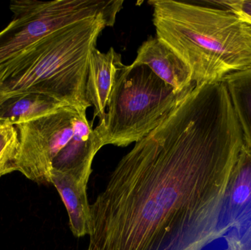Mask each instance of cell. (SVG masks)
Instances as JSON below:
<instances>
[{
  "instance_id": "cell-1",
  "label": "cell",
  "mask_w": 251,
  "mask_h": 250,
  "mask_svg": "<svg viewBox=\"0 0 251 250\" xmlns=\"http://www.w3.org/2000/svg\"><path fill=\"white\" fill-rule=\"evenodd\" d=\"M243 146L224 84L195 87L112 172L91 204L86 250H202L222 239Z\"/></svg>"
},
{
  "instance_id": "cell-2",
  "label": "cell",
  "mask_w": 251,
  "mask_h": 250,
  "mask_svg": "<svg viewBox=\"0 0 251 250\" xmlns=\"http://www.w3.org/2000/svg\"><path fill=\"white\" fill-rule=\"evenodd\" d=\"M156 37L188 66L198 85L251 67V29L230 10L151 0Z\"/></svg>"
},
{
  "instance_id": "cell-3",
  "label": "cell",
  "mask_w": 251,
  "mask_h": 250,
  "mask_svg": "<svg viewBox=\"0 0 251 250\" xmlns=\"http://www.w3.org/2000/svg\"><path fill=\"white\" fill-rule=\"evenodd\" d=\"M116 21L104 17L58 29L0 68V103L13 95L34 92L87 111L90 57L100 33Z\"/></svg>"
},
{
  "instance_id": "cell-4",
  "label": "cell",
  "mask_w": 251,
  "mask_h": 250,
  "mask_svg": "<svg viewBox=\"0 0 251 250\" xmlns=\"http://www.w3.org/2000/svg\"><path fill=\"white\" fill-rule=\"evenodd\" d=\"M193 88L176 92L148 66L134 63L125 66L112 92L105 124L96 128L103 145L126 147L141 140Z\"/></svg>"
},
{
  "instance_id": "cell-5",
  "label": "cell",
  "mask_w": 251,
  "mask_h": 250,
  "mask_svg": "<svg viewBox=\"0 0 251 250\" xmlns=\"http://www.w3.org/2000/svg\"><path fill=\"white\" fill-rule=\"evenodd\" d=\"M123 0H13V20L0 32V68L50 34L77 22L116 21Z\"/></svg>"
},
{
  "instance_id": "cell-6",
  "label": "cell",
  "mask_w": 251,
  "mask_h": 250,
  "mask_svg": "<svg viewBox=\"0 0 251 250\" xmlns=\"http://www.w3.org/2000/svg\"><path fill=\"white\" fill-rule=\"evenodd\" d=\"M86 112L71 106L16 126L17 171L41 184H51L53 164L72 144L93 129Z\"/></svg>"
},
{
  "instance_id": "cell-7",
  "label": "cell",
  "mask_w": 251,
  "mask_h": 250,
  "mask_svg": "<svg viewBox=\"0 0 251 250\" xmlns=\"http://www.w3.org/2000/svg\"><path fill=\"white\" fill-rule=\"evenodd\" d=\"M251 226V150L243 145L221 216V235L238 234Z\"/></svg>"
},
{
  "instance_id": "cell-8",
  "label": "cell",
  "mask_w": 251,
  "mask_h": 250,
  "mask_svg": "<svg viewBox=\"0 0 251 250\" xmlns=\"http://www.w3.org/2000/svg\"><path fill=\"white\" fill-rule=\"evenodd\" d=\"M125 66L122 55L113 47L106 53L101 52L97 47L93 49L87 78L86 96L94 107V117L99 118L97 127L102 128L105 124L106 108Z\"/></svg>"
},
{
  "instance_id": "cell-9",
  "label": "cell",
  "mask_w": 251,
  "mask_h": 250,
  "mask_svg": "<svg viewBox=\"0 0 251 250\" xmlns=\"http://www.w3.org/2000/svg\"><path fill=\"white\" fill-rule=\"evenodd\" d=\"M133 63L148 66L176 92H184L196 87L188 66L157 37H150L143 43Z\"/></svg>"
},
{
  "instance_id": "cell-10",
  "label": "cell",
  "mask_w": 251,
  "mask_h": 250,
  "mask_svg": "<svg viewBox=\"0 0 251 250\" xmlns=\"http://www.w3.org/2000/svg\"><path fill=\"white\" fill-rule=\"evenodd\" d=\"M91 176L74 172L53 171L51 184L57 189L69 216L74 236H89L91 230V204L88 201V182Z\"/></svg>"
},
{
  "instance_id": "cell-11",
  "label": "cell",
  "mask_w": 251,
  "mask_h": 250,
  "mask_svg": "<svg viewBox=\"0 0 251 250\" xmlns=\"http://www.w3.org/2000/svg\"><path fill=\"white\" fill-rule=\"evenodd\" d=\"M65 106L42 94H19L0 103V120L16 126L50 114Z\"/></svg>"
},
{
  "instance_id": "cell-12",
  "label": "cell",
  "mask_w": 251,
  "mask_h": 250,
  "mask_svg": "<svg viewBox=\"0 0 251 250\" xmlns=\"http://www.w3.org/2000/svg\"><path fill=\"white\" fill-rule=\"evenodd\" d=\"M243 133V145L251 150V67L222 79Z\"/></svg>"
},
{
  "instance_id": "cell-13",
  "label": "cell",
  "mask_w": 251,
  "mask_h": 250,
  "mask_svg": "<svg viewBox=\"0 0 251 250\" xmlns=\"http://www.w3.org/2000/svg\"><path fill=\"white\" fill-rule=\"evenodd\" d=\"M212 2L224 6L243 22L251 25V0H221Z\"/></svg>"
},
{
  "instance_id": "cell-14",
  "label": "cell",
  "mask_w": 251,
  "mask_h": 250,
  "mask_svg": "<svg viewBox=\"0 0 251 250\" xmlns=\"http://www.w3.org/2000/svg\"><path fill=\"white\" fill-rule=\"evenodd\" d=\"M225 250H251V226L240 234L227 235Z\"/></svg>"
},
{
  "instance_id": "cell-15",
  "label": "cell",
  "mask_w": 251,
  "mask_h": 250,
  "mask_svg": "<svg viewBox=\"0 0 251 250\" xmlns=\"http://www.w3.org/2000/svg\"><path fill=\"white\" fill-rule=\"evenodd\" d=\"M250 26H251V25H250Z\"/></svg>"
}]
</instances>
